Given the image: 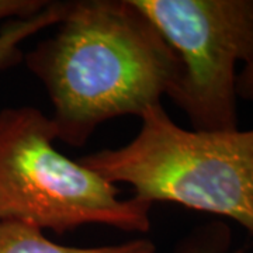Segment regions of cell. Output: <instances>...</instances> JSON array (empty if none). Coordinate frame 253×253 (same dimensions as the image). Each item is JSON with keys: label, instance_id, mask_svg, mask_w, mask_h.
<instances>
[{"label": "cell", "instance_id": "cell-5", "mask_svg": "<svg viewBox=\"0 0 253 253\" xmlns=\"http://www.w3.org/2000/svg\"><path fill=\"white\" fill-rule=\"evenodd\" d=\"M0 253H156V248L145 238L94 248L63 246L45 238L44 231L38 228L0 221Z\"/></svg>", "mask_w": 253, "mask_h": 253}, {"label": "cell", "instance_id": "cell-8", "mask_svg": "<svg viewBox=\"0 0 253 253\" xmlns=\"http://www.w3.org/2000/svg\"><path fill=\"white\" fill-rule=\"evenodd\" d=\"M48 3L46 0H0V23L34 16Z\"/></svg>", "mask_w": 253, "mask_h": 253}, {"label": "cell", "instance_id": "cell-3", "mask_svg": "<svg viewBox=\"0 0 253 253\" xmlns=\"http://www.w3.org/2000/svg\"><path fill=\"white\" fill-rule=\"evenodd\" d=\"M56 139L41 110L0 111V221L59 235L91 224L138 234L151 229L152 204L123 199L116 184L61 154Z\"/></svg>", "mask_w": 253, "mask_h": 253}, {"label": "cell", "instance_id": "cell-1", "mask_svg": "<svg viewBox=\"0 0 253 253\" xmlns=\"http://www.w3.org/2000/svg\"><path fill=\"white\" fill-rule=\"evenodd\" d=\"M51 36L24 54L52 103L56 138L87 142L101 124L162 104L180 62L134 0L69 1Z\"/></svg>", "mask_w": 253, "mask_h": 253}, {"label": "cell", "instance_id": "cell-9", "mask_svg": "<svg viewBox=\"0 0 253 253\" xmlns=\"http://www.w3.org/2000/svg\"><path fill=\"white\" fill-rule=\"evenodd\" d=\"M236 96L244 100H253V56L236 76Z\"/></svg>", "mask_w": 253, "mask_h": 253}, {"label": "cell", "instance_id": "cell-7", "mask_svg": "<svg viewBox=\"0 0 253 253\" xmlns=\"http://www.w3.org/2000/svg\"><path fill=\"white\" fill-rule=\"evenodd\" d=\"M229 244V228L222 221H212L196 229L184 242H181L176 253H225ZM235 253H244V251Z\"/></svg>", "mask_w": 253, "mask_h": 253}, {"label": "cell", "instance_id": "cell-6", "mask_svg": "<svg viewBox=\"0 0 253 253\" xmlns=\"http://www.w3.org/2000/svg\"><path fill=\"white\" fill-rule=\"evenodd\" d=\"M68 7L69 1H49L34 16L6 21L0 28V71L21 62L23 42L45 28L55 27L65 17Z\"/></svg>", "mask_w": 253, "mask_h": 253}, {"label": "cell", "instance_id": "cell-4", "mask_svg": "<svg viewBox=\"0 0 253 253\" xmlns=\"http://www.w3.org/2000/svg\"><path fill=\"white\" fill-rule=\"evenodd\" d=\"M177 55L168 97L193 129H238L236 66L253 56V0H134Z\"/></svg>", "mask_w": 253, "mask_h": 253}, {"label": "cell", "instance_id": "cell-2", "mask_svg": "<svg viewBox=\"0 0 253 253\" xmlns=\"http://www.w3.org/2000/svg\"><path fill=\"white\" fill-rule=\"evenodd\" d=\"M79 162L116 186H131L145 203L228 218L253 235V128L186 129L159 104L142 114L141 129L128 144Z\"/></svg>", "mask_w": 253, "mask_h": 253}]
</instances>
